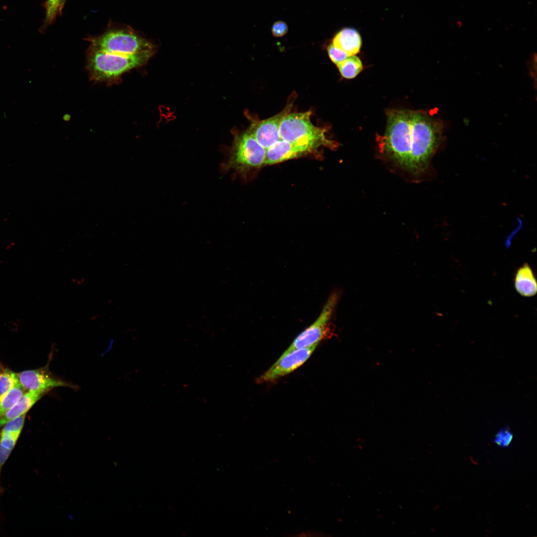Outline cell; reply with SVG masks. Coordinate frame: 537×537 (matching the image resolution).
Masks as SVG:
<instances>
[{
    "instance_id": "6da1fadb",
    "label": "cell",
    "mask_w": 537,
    "mask_h": 537,
    "mask_svg": "<svg viewBox=\"0 0 537 537\" xmlns=\"http://www.w3.org/2000/svg\"><path fill=\"white\" fill-rule=\"evenodd\" d=\"M442 121L422 111L390 110L386 130L378 140L380 153L415 177L427 170L441 143Z\"/></svg>"
},
{
    "instance_id": "7a4b0ae2",
    "label": "cell",
    "mask_w": 537,
    "mask_h": 537,
    "mask_svg": "<svg viewBox=\"0 0 537 537\" xmlns=\"http://www.w3.org/2000/svg\"><path fill=\"white\" fill-rule=\"evenodd\" d=\"M155 52V50H151L123 55L89 48L87 65L90 76L95 81H114L125 73L143 65Z\"/></svg>"
},
{
    "instance_id": "3957f363",
    "label": "cell",
    "mask_w": 537,
    "mask_h": 537,
    "mask_svg": "<svg viewBox=\"0 0 537 537\" xmlns=\"http://www.w3.org/2000/svg\"><path fill=\"white\" fill-rule=\"evenodd\" d=\"M266 151L247 130L235 136L233 145L220 165L223 173L233 171L241 176L265 165Z\"/></svg>"
},
{
    "instance_id": "277c9868",
    "label": "cell",
    "mask_w": 537,
    "mask_h": 537,
    "mask_svg": "<svg viewBox=\"0 0 537 537\" xmlns=\"http://www.w3.org/2000/svg\"><path fill=\"white\" fill-rule=\"evenodd\" d=\"M311 114V111L287 114L280 125V139L309 145L317 148L321 146L336 147V143L327 138L325 129L312 124L310 119Z\"/></svg>"
},
{
    "instance_id": "5b68a950",
    "label": "cell",
    "mask_w": 537,
    "mask_h": 537,
    "mask_svg": "<svg viewBox=\"0 0 537 537\" xmlns=\"http://www.w3.org/2000/svg\"><path fill=\"white\" fill-rule=\"evenodd\" d=\"M88 41L90 49L113 54L129 55L156 50L153 43L128 29H111Z\"/></svg>"
},
{
    "instance_id": "8992f818",
    "label": "cell",
    "mask_w": 537,
    "mask_h": 537,
    "mask_svg": "<svg viewBox=\"0 0 537 537\" xmlns=\"http://www.w3.org/2000/svg\"><path fill=\"white\" fill-rule=\"evenodd\" d=\"M338 299L339 294L337 292L332 293L324 306L318 318L295 338L281 356L286 355L298 349L318 344L326 334L328 322Z\"/></svg>"
},
{
    "instance_id": "52a82bcc",
    "label": "cell",
    "mask_w": 537,
    "mask_h": 537,
    "mask_svg": "<svg viewBox=\"0 0 537 537\" xmlns=\"http://www.w3.org/2000/svg\"><path fill=\"white\" fill-rule=\"evenodd\" d=\"M317 345L316 344L281 356L267 371L257 378V382L259 383L272 382L291 372L309 358Z\"/></svg>"
},
{
    "instance_id": "ba28073f",
    "label": "cell",
    "mask_w": 537,
    "mask_h": 537,
    "mask_svg": "<svg viewBox=\"0 0 537 537\" xmlns=\"http://www.w3.org/2000/svg\"><path fill=\"white\" fill-rule=\"evenodd\" d=\"M22 386L27 391H38L47 393L57 387H68L76 389L77 386L56 377L49 370L48 365L45 367L24 370L17 373Z\"/></svg>"
},
{
    "instance_id": "9c48e42d",
    "label": "cell",
    "mask_w": 537,
    "mask_h": 537,
    "mask_svg": "<svg viewBox=\"0 0 537 537\" xmlns=\"http://www.w3.org/2000/svg\"><path fill=\"white\" fill-rule=\"evenodd\" d=\"M318 148L280 140L266 151L265 165H271L314 153Z\"/></svg>"
},
{
    "instance_id": "30bf717a",
    "label": "cell",
    "mask_w": 537,
    "mask_h": 537,
    "mask_svg": "<svg viewBox=\"0 0 537 537\" xmlns=\"http://www.w3.org/2000/svg\"><path fill=\"white\" fill-rule=\"evenodd\" d=\"M288 108L278 114L252 124L248 131L256 141L267 150L280 140L279 127L283 118L289 113Z\"/></svg>"
},
{
    "instance_id": "8fae6325",
    "label": "cell",
    "mask_w": 537,
    "mask_h": 537,
    "mask_svg": "<svg viewBox=\"0 0 537 537\" xmlns=\"http://www.w3.org/2000/svg\"><path fill=\"white\" fill-rule=\"evenodd\" d=\"M514 286L519 294L532 297L537 292V281L533 270L527 263L517 270L514 276Z\"/></svg>"
},
{
    "instance_id": "7c38bea8",
    "label": "cell",
    "mask_w": 537,
    "mask_h": 537,
    "mask_svg": "<svg viewBox=\"0 0 537 537\" xmlns=\"http://www.w3.org/2000/svg\"><path fill=\"white\" fill-rule=\"evenodd\" d=\"M44 393L34 390L26 391L18 402L0 419V428L8 422L27 412L43 396Z\"/></svg>"
},
{
    "instance_id": "4fadbf2b",
    "label": "cell",
    "mask_w": 537,
    "mask_h": 537,
    "mask_svg": "<svg viewBox=\"0 0 537 537\" xmlns=\"http://www.w3.org/2000/svg\"><path fill=\"white\" fill-rule=\"evenodd\" d=\"M332 44L345 52L349 56L358 53L361 46V39L355 29L345 28L335 36Z\"/></svg>"
},
{
    "instance_id": "5bb4252c",
    "label": "cell",
    "mask_w": 537,
    "mask_h": 537,
    "mask_svg": "<svg viewBox=\"0 0 537 537\" xmlns=\"http://www.w3.org/2000/svg\"><path fill=\"white\" fill-rule=\"evenodd\" d=\"M0 433V476L2 466L16 445L21 431L13 429L6 425Z\"/></svg>"
},
{
    "instance_id": "9a60e30c",
    "label": "cell",
    "mask_w": 537,
    "mask_h": 537,
    "mask_svg": "<svg viewBox=\"0 0 537 537\" xmlns=\"http://www.w3.org/2000/svg\"><path fill=\"white\" fill-rule=\"evenodd\" d=\"M26 392L18 381L9 391L0 397V419L18 402Z\"/></svg>"
},
{
    "instance_id": "2e32d148",
    "label": "cell",
    "mask_w": 537,
    "mask_h": 537,
    "mask_svg": "<svg viewBox=\"0 0 537 537\" xmlns=\"http://www.w3.org/2000/svg\"><path fill=\"white\" fill-rule=\"evenodd\" d=\"M337 66L341 75L348 79L356 77L362 69L361 60L355 55L349 56Z\"/></svg>"
},
{
    "instance_id": "e0dca14e",
    "label": "cell",
    "mask_w": 537,
    "mask_h": 537,
    "mask_svg": "<svg viewBox=\"0 0 537 537\" xmlns=\"http://www.w3.org/2000/svg\"><path fill=\"white\" fill-rule=\"evenodd\" d=\"M18 381L17 373L0 362V397L9 391Z\"/></svg>"
},
{
    "instance_id": "ac0fdd59",
    "label": "cell",
    "mask_w": 537,
    "mask_h": 537,
    "mask_svg": "<svg viewBox=\"0 0 537 537\" xmlns=\"http://www.w3.org/2000/svg\"><path fill=\"white\" fill-rule=\"evenodd\" d=\"M61 3L62 0H46L45 25H50L54 20L57 14L62 12Z\"/></svg>"
},
{
    "instance_id": "d6986e66",
    "label": "cell",
    "mask_w": 537,
    "mask_h": 537,
    "mask_svg": "<svg viewBox=\"0 0 537 537\" xmlns=\"http://www.w3.org/2000/svg\"><path fill=\"white\" fill-rule=\"evenodd\" d=\"M327 51L331 60L336 65L341 63L349 56L345 52L335 47L332 43L328 46Z\"/></svg>"
},
{
    "instance_id": "ffe728a7",
    "label": "cell",
    "mask_w": 537,
    "mask_h": 537,
    "mask_svg": "<svg viewBox=\"0 0 537 537\" xmlns=\"http://www.w3.org/2000/svg\"><path fill=\"white\" fill-rule=\"evenodd\" d=\"M512 438L513 435L508 430H502L497 434L495 443L502 447H507Z\"/></svg>"
},
{
    "instance_id": "44dd1931",
    "label": "cell",
    "mask_w": 537,
    "mask_h": 537,
    "mask_svg": "<svg viewBox=\"0 0 537 537\" xmlns=\"http://www.w3.org/2000/svg\"><path fill=\"white\" fill-rule=\"evenodd\" d=\"M288 31V26L283 21H277L272 25L271 32L275 37H280L284 35Z\"/></svg>"
},
{
    "instance_id": "7402d4cb",
    "label": "cell",
    "mask_w": 537,
    "mask_h": 537,
    "mask_svg": "<svg viewBox=\"0 0 537 537\" xmlns=\"http://www.w3.org/2000/svg\"><path fill=\"white\" fill-rule=\"evenodd\" d=\"M66 0H62L61 7L62 9L63 8Z\"/></svg>"
}]
</instances>
